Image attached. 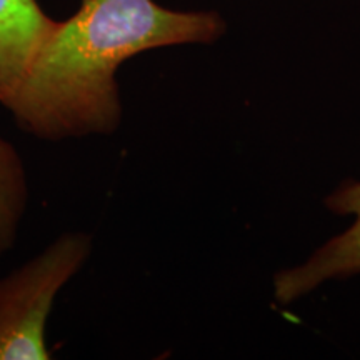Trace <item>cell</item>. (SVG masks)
<instances>
[{
	"label": "cell",
	"instance_id": "cell-1",
	"mask_svg": "<svg viewBox=\"0 0 360 360\" xmlns=\"http://www.w3.org/2000/svg\"><path fill=\"white\" fill-rule=\"evenodd\" d=\"M224 32L215 12L170 11L154 0H82L4 107L42 141L112 134L122 120L115 74L125 60L152 49L212 44Z\"/></svg>",
	"mask_w": 360,
	"mask_h": 360
},
{
	"label": "cell",
	"instance_id": "cell-5",
	"mask_svg": "<svg viewBox=\"0 0 360 360\" xmlns=\"http://www.w3.org/2000/svg\"><path fill=\"white\" fill-rule=\"evenodd\" d=\"M29 204L25 164L15 147L0 135V257L15 244Z\"/></svg>",
	"mask_w": 360,
	"mask_h": 360
},
{
	"label": "cell",
	"instance_id": "cell-2",
	"mask_svg": "<svg viewBox=\"0 0 360 360\" xmlns=\"http://www.w3.org/2000/svg\"><path fill=\"white\" fill-rule=\"evenodd\" d=\"M92 250L84 232L62 233L47 249L0 278V360H49L45 327L56 297Z\"/></svg>",
	"mask_w": 360,
	"mask_h": 360
},
{
	"label": "cell",
	"instance_id": "cell-3",
	"mask_svg": "<svg viewBox=\"0 0 360 360\" xmlns=\"http://www.w3.org/2000/svg\"><path fill=\"white\" fill-rule=\"evenodd\" d=\"M326 205L335 214L354 215V224L319 247L304 264L274 277V297L278 304L294 302L327 281L360 274V182L342 184L327 197Z\"/></svg>",
	"mask_w": 360,
	"mask_h": 360
},
{
	"label": "cell",
	"instance_id": "cell-4",
	"mask_svg": "<svg viewBox=\"0 0 360 360\" xmlns=\"http://www.w3.org/2000/svg\"><path fill=\"white\" fill-rule=\"evenodd\" d=\"M58 22L37 0H0V103L19 89Z\"/></svg>",
	"mask_w": 360,
	"mask_h": 360
}]
</instances>
